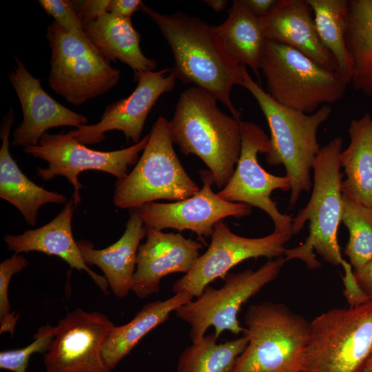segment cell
Here are the masks:
<instances>
[{
  "label": "cell",
  "instance_id": "6da1fadb",
  "mask_svg": "<svg viewBox=\"0 0 372 372\" xmlns=\"http://www.w3.org/2000/svg\"><path fill=\"white\" fill-rule=\"evenodd\" d=\"M139 10L156 23L169 44L174 60L170 71L175 78L210 92L240 120L231 92L234 85H242L246 67L228 54L212 25L181 12L161 14L144 3Z\"/></svg>",
  "mask_w": 372,
  "mask_h": 372
},
{
  "label": "cell",
  "instance_id": "7a4b0ae2",
  "mask_svg": "<svg viewBox=\"0 0 372 372\" xmlns=\"http://www.w3.org/2000/svg\"><path fill=\"white\" fill-rule=\"evenodd\" d=\"M210 92L196 86L183 90L169 121L172 141L185 155L199 157L223 189L236 169L241 152L240 121L224 113Z\"/></svg>",
  "mask_w": 372,
  "mask_h": 372
},
{
  "label": "cell",
  "instance_id": "3957f363",
  "mask_svg": "<svg viewBox=\"0 0 372 372\" xmlns=\"http://www.w3.org/2000/svg\"><path fill=\"white\" fill-rule=\"evenodd\" d=\"M242 86L256 100L268 123L271 150L266 161L270 165L284 166L291 184L289 208L291 209L301 193L312 187L311 170L321 148L317 132L330 116L331 107L324 105L314 113L304 114L282 105L252 79L246 68Z\"/></svg>",
  "mask_w": 372,
  "mask_h": 372
},
{
  "label": "cell",
  "instance_id": "277c9868",
  "mask_svg": "<svg viewBox=\"0 0 372 372\" xmlns=\"http://www.w3.org/2000/svg\"><path fill=\"white\" fill-rule=\"evenodd\" d=\"M343 139L336 136L320 148L313 163V184L307 205L292 221L293 236L298 234L307 221L309 232L304 243L287 249V261L299 259L311 269L321 264L316 258L315 250L327 262L340 265L343 260L338 241V229L342 221L343 197L340 154Z\"/></svg>",
  "mask_w": 372,
  "mask_h": 372
},
{
  "label": "cell",
  "instance_id": "5b68a950",
  "mask_svg": "<svg viewBox=\"0 0 372 372\" xmlns=\"http://www.w3.org/2000/svg\"><path fill=\"white\" fill-rule=\"evenodd\" d=\"M249 342L232 372H302L310 322L281 303L262 302L245 314Z\"/></svg>",
  "mask_w": 372,
  "mask_h": 372
},
{
  "label": "cell",
  "instance_id": "8992f818",
  "mask_svg": "<svg viewBox=\"0 0 372 372\" xmlns=\"http://www.w3.org/2000/svg\"><path fill=\"white\" fill-rule=\"evenodd\" d=\"M260 70L265 78L266 92L273 99L304 114L335 103L348 85L337 72L294 48L268 40Z\"/></svg>",
  "mask_w": 372,
  "mask_h": 372
},
{
  "label": "cell",
  "instance_id": "52a82bcc",
  "mask_svg": "<svg viewBox=\"0 0 372 372\" xmlns=\"http://www.w3.org/2000/svg\"><path fill=\"white\" fill-rule=\"evenodd\" d=\"M149 134L133 169L115 184L113 202L118 208L137 209L161 199L178 201L200 190L175 152L169 121L159 116Z\"/></svg>",
  "mask_w": 372,
  "mask_h": 372
},
{
  "label": "cell",
  "instance_id": "ba28073f",
  "mask_svg": "<svg viewBox=\"0 0 372 372\" xmlns=\"http://www.w3.org/2000/svg\"><path fill=\"white\" fill-rule=\"evenodd\" d=\"M372 354V300L310 322L302 372H361Z\"/></svg>",
  "mask_w": 372,
  "mask_h": 372
},
{
  "label": "cell",
  "instance_id": "9c48e42d",
  "mask_svg": "<svg viewBox=\"0 0 372 372\" xmlns=\"http://www.w3.org/2000/svg\"><path fill=\"white\" fill-rule=\"evenodd\" d=\"M286 262L281 256L269 260L256 270L228 273L221 287L208 285L195 300L177 308L176 316L189 325L192 342L200 340L210 327H214L218 339L225 331L236 335L244 334L246 329L238 319L240 309L278 276Z\"/></svg>",
  "mask_w": 372,
  "mask_h": 372
},
{
  "label": "cell",
  "instance_id": "30bf717a",
  "mask_svg": "<svg viewBox=\"0 0 372 372\" xmlns=\"http://www.w3.org/2000/svg\"><path fill=\"white\" fill-rule=\"evenodd\" d=\"M46 39L50 49L48 83L70 103L81 105L115 87L121 72L90 41L81 40L53 21Z\"/></svg>",
  "mask_w": 372,
  "mask_h": 372
},
{
  "label": "cell",
  "instance_id": "8fae6325",
  "mask_svg": "<svg viewBox=\"0 0 372 372\" xmlns=\"http://www.w3.org/2000/svg\"><path fill=\"white\" fill-rule=\"evenodd\" d=\"M149 138L145 135L134 145L115 151L103 152L88 148L74 138L69 132H46L37 145L24 147V152L48 163L46 168L37 167V175L45 181L56 176H65L74 187L72 198L76 207L81 201L83 187L78 176L86 170L108 173L118 180L128 174L130 166L136 165L139 153L143 152Z\"/></svg>",
  "mask_w": 372,
  "mask_h": 372
},
{
  "label": "cell",
  "instance_id": "7c38bea8",
  "mask_svg": "<svg viewBox=\"0 0 372 372\" xmlns=\"http://www.w3.org/2000/svg\"><path fill=\"white\" fill-rule=\"evenodd\" d=\"M241 152L235 171L227 184L218 195L225 200L243 203L264 211L271 219L273 231L292 234V215L282 214L271 198V193L280 189L291 190L286 176L273 175L265 170L258 160L259 153L271 150L270 138L260 125L240 121Z\"/></svg>",
  "mask_w": 372,
  "mask_h": 372
},
{
  "label": "cell",
  "instance_id": "4fadbf2b",
  "mask_svg": "<svg viewBox=\"0 0 372 372\" xmlns=\"http://www.w3.org/2000/svg\"><path fill=\"white\" fill-rule=\"evenodd\" d=\"M291 237L276 231L260 238L243 237L233 233L221 220L214 226L206 251L187 273L174 282L173 292H187L197 298L211 282L223 278L231 268L245 260L260 257L270 260L285 256V245Z\"/></svg>",
  "mask_w": 372,
  "mask_h": 372
},
{
  "label": "cell",
  "instance_id": "5bb4252c",
  "mask_svg": "<svg viewBox=\"0 0 372 372\" xmlns=\"http://www.w3.org/2000/svg\"><path fill=\"white\" fill-rule=\"evenodd\" d=\"M115 325L101 312L76 308L56 326L43 361L46 372H111L103 345Z\"/></svg>",
  "mask_w": 372,
  "mask_h": 372
},
{
  "label": "cell",
  "instance_id": "9a60e30c",
  "mask_svg": "<svg viewBox=\"0 0 372 372\" xmlns=\"http://www.w3.org/2000/svg\"><path fill=\"white\" fill-rule=\"evenodd\" d=\"M203 187L192 196L172 203H147L138 208L145 226L158 230L174 229L189 230L203 240L211 237L214 226L224 218H237L251 213V207L223 200L214 193V184L209 170H200Z\"/></svg>",
  "mask_w": 372,
  "mask_h": 372
},
{
  "label": "cell",
  "instance_id": "2e32d148",
  "mask_svg": "<svg viewBox=\"0 0 372 372\" xmlns=\"http://www.w3.org/2000/svg\"><path fill=\"white\" fill-rule=\"evenodd\" d=\"M134 78L137 85L128 96L108 105L98 123L70 130V135L83 145H93L102 142L106 132L118 130L127 142L138 143L149 112L162 94L175 87L176 79L170 68L141 72Z\"/></svg>",
  "mask_w": 372,
  "mask_h": 372
},
{
  "label": "cell",
  "instance_id": "e0dca14e",
  "mask_svg": "<svg viewBox=\"0 0 372 372\" xmlns=\"http://www.w3.org/2000/svg\"><path fill=\"white\" fill-rule=\"evenodd\" d=\"M14 69L8 77L19 100L23 121L12 134L14 147L37 145L47 130L60 126L79 128L87 125V118L62 105L43 88L41 81L33 76L24 63L13 56Z\"/></svg>",
  "mask_w": 372,
  "mask_h": 372
},
{
  "label": "cell",
  "instance_id": "ac0fdd59",
  "mask_svg": "<svg viewBox=\"0 0 372 372\" xmlns=\"http://www.w3.org/2000/svg\"><path fill=\"white\" fill-rule=\"evenodd\" d=\"M146 240L140 245L131 289L138 298L158 293L161 279L173 273H187L200 256V242L181 234L165 233L146 227Z\"/></svg>",
  "mask_w": 372,
  "mask_h": 372
},
{
  "label": "cell",
  "instance_id": "d6986e66",
  "mask_svg": "<svg viewBox=\"0 0 372 372\" xmlns=\"http://www.w3.org/2000/svg\"><path fill=\"white\" fill-rule=\"evenodd\" d=\"M311 11L306 0H278L267 16L260 18L264 36L266 40L294 48L338 73L334 57L318 35Z\"/></svg>",
  "mask_w": 372,
  "mask_h": 372
},
{
  "label": "cell",
  "instance_id": "ffe728a7",
  "mask_svg": "<svg viewBox=\"0 0 372 372\" xmlns=\"http://www.w3.org/2000/svg\"><path fill=\"white\" fill-rule=\"evenodd\" d=\"M75 207L73 199L70 198L50 222L35 229L26 230L21 234H6L3 240L8 249L14 254L38 251L61 258L71 268L85 271L102 292L109 295V285L105 278L96 273L85 263L77 241L74 239L72 220Z\"/></svg>",
  "mask_w": 372,
  "mask_h": 372
},
{
  "label": "cell",
  "instance_id": "44dd1931",
  "mask_svg": "<svg viewBox=\"0 0 372 372\" xmlns=\"http://www.w3.org/2000/svg\"><path fill=\"white\" fill-rule=\"evenodd\" d=\"M130 211L123 234L107 247L96 249L88 240L77 241L85 263L100 268L112 292L117 298H125L131 291L138 247L146 236L138 208L130 209Z\"/></svg>",
  "mask_w": 372,
  "mask_h": 372
},
{
  "label": "cell",
  "instance_id": "7402d4cb",
  "mask_svg": "<svg viewBox=\"0 0 372 372\" xmlns=\"http://www.w3.org/2000/svg\"><path fill=\"white\" fill-rule=\"evenodd\" d=\"M13 120L14 112L10 108L1 125L0 197L14 206L25 222L34 227L40 207L48 203H65L68 199L64 194L34 183L12 158L9 150V134Z\"/></svg>",
  "mask_w": 372,
  "mask_h": 372
},
{
  "label": "cell",
  "instance_id": "603a6c76",
  "mask_svg": "<svg viewBox=\"0 0 372 372\" xmlns=\"http://www.w3.org/2000/svg\"><path fill=\"white\" fill-rule=\"evenodd\" d=\"M83 29L90 42L107 61H121L134 75L156 70V61L141 50V35L133 27L131 18L106 12L83 24Z\"/></svg>",
  "mask_w": 372,
  "mask_h": 372
},
{
  "label": "cell",
  "instance_id": "cb8c5ba5",
  "mask_svg": "<svg viewBox=\"0 0 372 372\" xmlns=\"http://www.w3.org/2000/svg\"><path fill=\"white\" fill-rule=\"evenodd\" d=\"M187 292H179L165 300L145 304L128 323L114 326L103 347V355L112 371L151 331L164 323L171 313L192 300Z\"/></svg>",
  "mask_w": 372,
  "mask_h": 372
},
{
  "label": "cell",
  "instance_id": "d4e9b609",
  "mask_svg": "<svg viewBox=\"0 0 372 372\" xmlns=\"http://www.w3.org/2000/svg\"><path fill=\"white\" fill-rule=\"evenodd\" d=\"M228 54L239 64L248 66L260 81V65L266 39L260 18L244 0H234L226 20L212 25Z\"/></svg>",
  "mask_w": 372,
  "mask_h": 372
},
{
  "label": "cell",
  "instance_id": "484cf974",
  "mask_svg": "<svg viewBox=\"0 0 372 372\" xmlns=\"http://www.w3.org/2000/svg\"><path fill=\"white\" fill-rule=\"evenodd\" d=\"M349 134V146L339 157L346 175L342 192L372 208V116L353 119Z\"/></svg>",
  "mask_w": 372,
  "mask_h": 372
},
{
  "label": "cell",
  "instance_id": "4316f807",
  "mask_svg": "<svg viewBox=\"0 0 372 372\" xmlns=\"http://www.w3.org/2000/svg\"><path fill=\"white\" fill-rule=\"evenodd\" d=\"M345 42L355 90L372 97V0H349Z\"/></svg>",
  "mask_w": 372,
  "mask_h": 372
},
{
  "label": "cell",
  "instance_id": "83f0119b",
  "mask_svg": "<svg viewBox=\"0 0 372 372\" xmlns=\"http://www.w3.org/2000/svg\"><path fill=\"white\" fill-rule=\"evenodd\" d=\"M314 14L318 35L334 57L338 73L349 84L353 64L345 42L349 10L348 0H306Z\"/></svg>",
  "mask_w": 372,
  "mask_h": 372
},
{
  "label": "cell",
  "instance_id": "f1b7e54d",
  "mask_svg": "<svg viewBox=\"0 0 372 372\" xmlns=\"http://www.w3.org/2000/svg\"><path fill=\"white\" fill-rule=\"evenodd\" d=\"M214 333L192 342L180 353L176 372H232L238 358L248 344L246 335L217 343Z\"/></svg>",
  "mask_w": 372,
  "mask_h": 372
},
{
  "label": "cell",
  "instance_id": "f546056e",
  "mask_svg": "<svg viewBox=\"0 0 372 372\" xmlns=\"http://www.w3.org/2000/svg\"><path fill=\"white\" fill-rule=\"evenodd\" d=\"M342 222L349 238L344 254L353 270H358L372 259V208L351 196L342 193Z\"/></svg>",
  "mask_w": 372,
  "mask_h": 372
},
{
  "label": "cell",
  "instance_id": "4dcf8cb0",
  "mask_svg": "<svg viewBox=\"0 0 372 372\" xmlns=\"http://www.w3.org/2000/svg\"><path fill=\"white\" fill-rule=\"evenodd\" d=\"M56 326L46 324L34 335V341L21 349L0 353V369L12 372H27L29 360L34 353H45L56 334Z\"/></svg>",
  "mask_w": 372,
  "mask_h": 372
},
{
  "label": "cell",
  "instance_id": "1f68e13d",
  "mask_svg": "<svg viewBox=\"0 0 372 372\" xmlns=\"http://www.w3.org/2000/svg\"><path fill=\"white\" fill-rule=\"evenodd\" d=\"M28 265V260L21 254H14L0 263V333H10L13 337L19 314L10 312L8 289L12 276Z\"/></svg>",
  "mask_w": 372,
  "mask_h": 372
},
{
  "label": "cell",
  "instance_id": "d6a6232c",
  "mask_svg": "<svg viewBox=\"0 0 372 372\" xmlns=\"http://www.w3.org/2000/svg\"><path fill=\"white\" fill-rule=\"evenodd\" d=\"M45 12L52 16L61 28L86 41H90L85 33L83 23L70 0H39Z\"/></svg>",
  "mask_w": 372,
  "mask_h": 372
},
{
  "label": "cell",
  "instance_id": "836d02e7",
  "mask_svg": "<svg viewBox=\"0 0 372 372\" xmlns=\"http://www.w3.org/2000/svg\"><path fill=\"white\" fill-rule=\"evenodd\" d=\"M341 265L344 271V276L342 277L344 285V295L350 307H357L371 300L372 298L359 284L350 262L343 259Z\"/></svg>",
  "mask_w": 372,
  "mask_h": 372
},
{
  "label": "cell",
  "instance_id": "e575fe53",
  "mask_svg": "<svg viewBox=\"0 0 372 372\" xmlns=\"http://www.w3.org/2000/svg\"><path fill=\"white\" fill-rule=\"evenodd\" d=\"M110 0H75L74 6L83 24L99 19L107 12Z\"/></svg>",
  "mask_w": 372,
  "mask_h": 372
},
{
  "label": "cell",
  "instance_id": "d590c367",
  "mask_svg": "<svg viewBox=\"0 0 372 372\" xmlns=\"http://www.w3.org/2000/svg\"><path fill=\"white\" fill-rule=\"evenodd\" d=\"M141 0H110L107 12L116 16L131 18L132 14L140 10Z\"/></svg>",
  "mask_w": 372,
  "mask_h": 372
},
{
  "label": "cell",
  "instance_id": "8d00e7d4",
  "mask_svg": "<svg viewBox=\"0 0 372 372\" xmlns=\"http://www.w3.org/2000/svg\"><path fill=\"white\" fill-rule=\"evenodd\" d=\"M250 11L257 17L267 16L276 6L278 0H244Z\"/></svg>",
  "mask_w": 372,
  "mask_h": 372
},
{
  "label": "cell",
  "instance_id": "74e56055",
  "mask_svg": "<svg viewBox=\"0 0 372 372\" xmlns=\"http://www.w3.org/2000/svg\"><path fill=\"white\" fill-rule=\"evenodd\" d=\"M353 272L362 289L372 298V259Z\"/></svg>",
  "mask_w": 372,
  "mask_h": 372
},
{
  "label": "cell",
  "instance_id": "f35d334b",
  "mask_svg": "<svg viewBox=\"0 0 372 372\" xmlns=\"http://www.w3.org/2000/svg\"><path fill=\"white\" fill-rule=\"evenodd\" d=\"M204 2L216 12L224 10L227 4L226 0H205Z\"/></svg>",
  "mask_w": 372,
  "mask_h": 372
},
{
  "label": "cell",
  "instance_id": "ab89813d",
  "mask_svg": "<svg viewBox=\"0 0 372 372\" xmlns=\"http://www.w3.org/2000/svg\"><path fill=\"white\" fill-rule=\"evenodd\" d=\"M361 372H372V354L365 363Z\"/></svg>",
  "mask_w": 372,
  "mask_h": 372
}]
</instances>
